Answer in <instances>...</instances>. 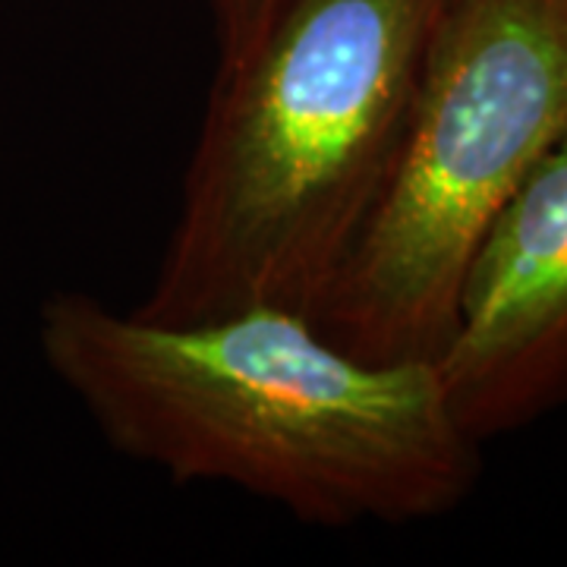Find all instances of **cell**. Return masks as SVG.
Returning <instances> with one entry per match:
<instances>
[{
	"mask_svg": "<svg viewBox=\"0 0 567 567\" xmlns=\"http://www.w3.org/2000/svg\"><path fill=\"white\" fill-rule=\"evenodd\" d=\"M39 344L123 457L303 524L432 520L464 505L483 470L435 363L363 360L297 309L152 322L61 290L41 306Z\"/></svg>",
	"mask_w": 567,
	"mask_h": 567,
	"instance_id": "6da1fadb",
	"label": "cell"
},
{
	"mask_svg": "<svg viewBox=\"0 0 567 567\" xmlns=\"http://www.w3.org/2000/svg\"><path fill=\"white\" fill-rule=\"evenodd\" d=\"M447 0H290L218 63L148 293L152 322L312 316L385 186Z\"/></svg>",
	"mask_w": 567,
	"mask_h": 567,
	"instance_id": "7a4b0ae2",
	"label": "cell"
},
{
	"mask_svg": "<svg viewBox=\"0 0 567 567\" xmlns=\"http://www.w3.org/2000/svg\"><path fill=\"white\" fill-rule=\"evenodd\" d=\"M565 133L567 0H447L385 186L316 328L363 360L435 363L488 227Z\"/></svg>",
	"mask_w": 567,
	"mask_h": 567,
	"instance_id": "3957f363",
	"label": "cell"
},
{
	"mask_svg": "<svg viewBox=\"0 0 567 567\" xmlns=\"http://www.w3.org/2000/svg\"><path fill=\"white\" fill-rule=\"evenodd\" d=\"M435 369L480 445L567 404V133L488 227Z\"/></svg>",
	"mask_w": 567,
	"mask_h": 567,
	"instance_id": "277c9868",
	"label": "cell"
},
{
	"mask_svg": "<svg viewBox=\"0 0 567 567\" xmlns=\"http://www.w3.org/2000/svg\"><path fill=\"white\" fill-rule=\"evenodd\" d=\"M290 0H212L218 63L244 58Z\"/></svg>",
	"mask_w": 567,
	"mask_h": 567,
	"instance_id": "5b68a950",
	"label": "cell"
}]
</instances>
